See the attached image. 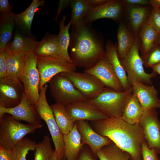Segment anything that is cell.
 <instances>
[{"label": "cell", "mask_w": 160, "mask_h": 160, "mask_svg": "<svg viewBox=\"0 0 160 160\" xmlns=\"http://www.w3.org/2000/svg\"><path fill=\"white\" fill-rule=\"evenodd\" d=\"M71 25L69 47L73 63L76 67L90 69L105 56L103 40L92 23L82 19Z\"/></svg>", "instance_id": "1"}, {"label": "cell", "mask_w": 160, "mask_h": 160, "mask_svg": "<svg viewBox=\"0 0 160 160\" xmlns=\"http://www.w3.org/2000/svg\"><path fill=\"white\" fill-rule=\"evenodd\" d=\"M90 126L99 135L109 138L128 153L130 160H143L142 145L146 140L140 124L131 125L121 119L108 118L92 121Z\"/></svg>", "instance_id": "2"}, {"label": "cell", "mask_w": 160, "mask_h": 160, "mask_svg": "<svg viewBox=\"0 0 160 160\" xmlns=\"http://www.w3.org/2000/svg\"><path fill=\"white\" fill-rule=\"evenodd\" d=\"M42 126L23 123L5 114L0 117V146L12 149L27 134L33 133Z\"/></svg>", "instance_id": "3"}, {"label": "cell", "mask_w": 160, "mask_h": 160, "mask_svg": "<svg viewBox=\"0 0 160 160\" xmlns=\"http://www.w3.org/2000/svg\"><path fill=\"white\" fill-rule=\"evenodd\" d=\"M140 46V40L137 35L129 52L124 58L120 60L126 73L128 83L131 87L136 82L151 85L152 79L158 74L153 71L151 73L145 71L142 59L139 54Z\"/></svg>", "instance_id": "4"}, {"label": "cell", "mask_w": 160, "mask_h": 160, "mask_svg": "<svg viewBox=\"0 0 160 160\" xmlns=\"http://www.w3.org/2000/svg\"><path fill=\"white\" fill-rule=\"evenodd\" d=\"M132 92V87L121 92L105 87L96 98L87 100L109 118L121 119L124 105Z\"/></svg>", "instance_id": "5"}, {"label": "cell", "mask_w": 160, "mask_h": 160, "mask_svg": "<svg viewBox=\"0 0 160 160\" xmlns=\"http://www.w3.org/2000/svg\"><path fill=\"white\" fill-rule=\"evenodd\" d=\"M48 87L46 84L41 89L39 98L36 105L38 113L41 119L46 122L54 143L57 160L64 159V143L63 135L61 133L55 120L51 106L46 97Z\"/></svg>", "instance_id": "6"}, {"label": "cell", "mask_w": 160, "mask_h": 160, "mask_svg": "<svg viewBox=\"0 0 160 160\" xmlns=\"http://www.w3.org/2000/svg\"><path fill=\"white\" fill-rule=\"evenodd\" d=\"M49 83L51 94L57 103L67 105L87 100L69 79L62 73L54 76Z\"/></svg>", "instance_id": "7"}, {"label": "cell", "mask_w": 160, "mask_h": 160, "mask_svg": "<svg viewBox=\"0 0 160 160\" xmlns=\"http://www.w3.org/2000/svg\"><path fill=\"white\" fill-rule=\"evenodd\" d=\"M24 92L30 102L36 105L39 98L40 76L36 65V55L34 52L28 53L20 74Z\"/></svg>", "instance_id": "8"}, {"label": "cell", "mask_w": 160, "mask_h": 160, "mask_svg": "<svg viewBox=\"0 0 160 160\" xmlns=\"http://www.w3.org/2000/svg\"><path fill=\"white\" fill-rule=\"evenodd\" d=\"M36 65L40 76L39 92L41 88L55 75L75 71L76 67L65 60L50 56H36Z\"/></svg>", "instance_id": "9"}, {"label": "cell", "mask_w": 160, "mask_h": 160, "mask_svg": "<svg viewBox=\"0 0 160 160\" xmlns=\"http://www.w3.org/2000/svg\"><path fill=\"white\" fill-rule=\"evenodd\" d=\"M67 77L87 100L96 98L105 86L97 77L90 74L75 71L61 73Z\"/></svg>", "instance_id": "10"}, {"label": "cell", "mask_w": 160, "mask_h": 160, "mask_svg": "<svg viewBox=\"0 0 160 160\" xmlns=\"http://www.w3.org/2000/svg\"><path fill=\"white\" fill-rule=\"evenodd\" d=\"M140 124L149 148L155 149L160 154V121L156 109L144 112Z\"/></svg>", "instance_id": "11"}, {"label": "cell", "mask_w": 160, "mask_h": 160, "mask_svg": "<svg viewBox=\"0 0 160 160\" xmlns=\"http://www.w3.org/2000/svg\"><path fill=\"white\" fill-rule=\"evenodd\" d=\"M5 114L12 116L16 120L25 121L32 125H42L41 119L36 107L30 102L25 92L20 103L11 108L0 106V117Z\"/></svg>", "instance_id": "12"}, {"label": "cell", "mask_w": 160, "mask_h": 160, "mask_svg": "<svg viewBox=\"0 0 160 160\" xmlns=\"http://www.w3.org/2000/svg\"><path fill=\"white\" fill-rule=\"evenodd\" d=\"M24 92L23 84H19L7 77L0 79V106L11 108L17 106Z\"/></svg>", "instance_id": "13"}, {"label": "cell", "mask_w": 160, "mask_h": 160, "mask_svg": "<svg viewBox=\"0 0 160 160\" xmlns=\"http://www.w3.org/2000/svg\"><path fill=\"white\" fill-rule=\"evenodd\" d=\"M66 106L68 113L74 122L81 120L95 121L109 118L87 100L76 102Z\"/></svg>", "instance_id": "14"}, {"label": "cell", "mask_w": 160, "mask_h": 160, "mask_svg": "<svg viewBox=\"0 0 160 160\" xmlns=\"http://www.w3.org/2000/svg\"><path fill=\"white\" fill-rule=\"evenodd\" d=\"M84 72L97 77L106 87L121 92L124 91L121 84L105 57L92 68Z\"/></svg>", "instance_id": "15"}, {"label": "cell", "mask_w": 160, "mask_h": 160, "mask_svg": "<svg viewBox=\"0 0 160 160\" xmlns=\"http://www.w3.org/2000/svg\"><path fill=\"white\" fill-rule=\"evenodd\" d=\"M124 6L122 0H108L105 3L92 8L84 16L83 19L92 23L102 18H110L117 21L121 17Z\"/></svg>", "instance_id": "16"}, {"label": "cell", "mask_w": 160, "mask_h": 160, "mask_svg": "<svg viewBox=\"0 0 160 160\" xmlns=\"http://www.w3.org/2000/svg\"><path fill=\"white\" fill-rule=\"evenodd\" d=\"M75 123L81 135L82 143L88 145L96 156L98 151L102 147L113 142L109 138L97 133L86 121L79 120Z\"/></svg>", "instance_id": "17"}, {"label": "cell", "mask_w": 160, "mask_h": 160, "mask_svg": "<svg viewBox=\"0 0 160 160\" xmlns=\"http://www.w3.org/2000/svg\"><path fill=\"white\" fill-rule=\"evenodd\" d=\"M132 87L133 92L138 99L143 112L151 109L160 108L158 91L154 86L136 82Z\"/></svg>", "instance_id": "18"}, {"label": "cell", "mask_w": 160, "mask_h": 160, "mask_svg": "<svg viewBox=\"0 0 160 160\" xmlns=\"http://www.w3.org/2000/svg\"><path fill=\"white\" fill-rule=\"evenodd\" d=\"M105 57L120 80L124 90L132 87L129 84L126 73L119 59L117 52V44L108 40L105 46Z\"/></svg>", "instance_id": "19"}, {"label": "cell", "mask_w": 160, "mask_h": 160, "mask_svg": "<svg viewBox=\"0 0 160 160\" xmlns=\"http://www.w3.org/2000/svg\"><path fill=\"white\" fill-rule=\"evenodd\" d=\"M127 6V15L131 29V31L136 36L142 26L147 22L151 11L150 5Z\"/></svg>", "instance_id": "20"}, {"label": "cell", "mask_w": 160, "mask_h": 160, "mask_svg": "<svg viewBox=\"0 0 160 160\" xmlns=\"http://www.w3.org/2000/svg\"><path fill=\"white\" fill-rule=\"evenodd\" d=\"M44 1L33 0L30 5L23 12L16 14L13 12V16L15 25L21 31L34 39L31 32V27L35 12L39 7L43 6Z\"/></svg>", "instance_id": "21"}, {"label": "cell", "mask_w": 160, "mask_h": 160, "mask_svg": "<svg viewBox=\"0 0 160 160\" xmlns=\"http://www.w3.org/2000/svg\"><path fill=\"white\" fill-rule=\"evenodd\" d=\"M63 140L64 159L66 160H76L84 145L76 123L69 133L63 135Z\"/></svg>", "instance_id": "22"}, {"label": "cell", "mask_w": 160, "mask_h": 160, "mask_svg": "<svg viewBox=\"0 0 160 160\" xmlns=\"http://www.w3.org/2000/svg\"><path fill=\"white\" fill-rule=\"evenodd\" d=\"M27 54L9 50L7 56L6 77L20 84H22L20 74Z\"/></svg>", "instance_id": "23"}, {"label": "cell", "mask_w": 160, "mask_h": 160, "mask_svg": "<svg viewBox=\"0 0 160 160\" xmlns=\"http://www.w3.org/2000/svg\"><path fill=\"white\" fill-rule=\"evenodd\" d=\"M143 112L138 99L133 92L124 105L121 119L131 125L139 124Z\"/></svg>", "instance_id": "24"}, {"label": "cell", "mask_w": 160, "mask_h": 160, "mask_svg": "<svg viewBox=\"0 0 160 160\" xmlns=\"http://www.w3.org/2000/svg\"><path fill=\"white\" fill-rule=\"evenodd\" d=\"M117 52L120 60L124 58L132 47L136 36L123 23L119 24L117 33Z\"/></svg>", "instance_id": "25"}, {"label": "cell", "mask_w": 160, "mask_h": 160, "mask_svg": "<svg viewBox=\"0 0 160 160\" xmlns=\"http://www.w3.org/2000/svg\"><path fill=\"white\" fill-rule=\"evenodd\" d=\"M159 33L147 23L139 31L138 35L141 41L140 50L142 56L147 55L158 44Z\"/></svg>", "instance_id": "26"}, {"label": "cell", "mask_w": 160, "mask_h": 160, "mask_svg": "<svg viewBox=\"0 0 160 160\" xmlns=\"http://www.w3.org/2000/svg\"><path fill=\"white\" fill-rule=\"evenodd\" d=\"M39 42L17 30L15 33L12 42L8 44L10 51L28 53L34 52Z\"/></svg>", "instance_id": "27"}, {"label": "cell", "mask_w": 160, "mask_h": 160, "mask_svg": "<svg viewBox=\"0 0 160 160\" xmlns=\"http://www.w3.org/2000/svg\"><path fill=\"white\" fill-rule=\"evenodd\" d=\"M51 106L61 133L63 135L68 134L73 128L75 122L68 113L66 105L56 103Z\"/></svg>", "instance_id": "28"}, {"label": "cell", "mask_w": 160, "mask_h": 160, "mask_svg": "<svg viewBox=\"0 0 160 160\" xmlns=\"http://www.w3.org/2000/svg\"><path fill=\"white\" fill-rule=\"evenodd\" d=\"M66 19V16H64L59 22L60 31L57 35V44L62 58L69 63H73L68 52L70 40V35L69 31L71 23L70 21L67 25H65V23Z\"/></svg>", "instance_id": "29"}, {"label": "cell", "mask_w": 160, "mask_h": 160, "mask_svg": "<svg viewBox=\"0 0 160 160\" xmlns=\"http://www.w3.org/2000/svg\"><path fill=\"white\" fill-rule=\"evenodd\" d=\"M34 53L37 56H50L62 59L59 51L57 35H47L39 41Z\"/></svg>", "instance_id": "30"}, {"label": "cell", "mask_w": 160, "mask_h": 160, "mask_svg": "<svg viewBox=\"0 0 160 160\" xmlns=\"http://www.w3.org/2000/svg\"><path fill=\"white\" fill-rule=\"evenodd\" d=\"M11 14L1 13L0 22V52L5 48L11 39L15 25L13 16Z\"/></svg>", "instance_id": "31"}, {"label": "cell", "mask_w": 160, "mask_h": 160, "mask_svg": "<svg viewBox=\"0 0 160 160\" xmlns=\"http://www.w3.org/2000/svg\"><path fill=\"white\" fill-rule=\"evenodd\" d=\"M97 157L99 160H130V155L113 142L100 148L97 152Z\"/></svg>", "instance_id": "32"}, {"label": "cell", "mask_w": 160, "mask_h": 160, "mask_svg": "<svg viewBox=\"0 0 160 160\" xmlns=\"http://www.w3.org/2000/svg\"><path fill=\"white\" fill-rule=\"evenodd\" d=\"M54 151L50 138L45 135L42 141L37 144L36 146L34 160H51Z\"/></svg>", "instance_id": "33"}, {"label": "cell", "mask_w": 160, "mask_h": 160, "mask_svg": "<svg viewBox=\"0 0 160 160\" xmlns=\"http://www.w3.org/2000/svg\"><path fill=\"white\" fill-rule=\"evenodd\" d=\"M70 4L71 9L70 20L71 25L76 24L83 19L86 14L92 8L85 0H71Z\"/></svg>", "instance_id": "34"}, {"label": "cell", "mask_w": 160, "mask_h": 160, "mask_svg": "<svg viewBox=\"0 0 160 160\" xmlns=\"http://www.w3.org/2000/svg\"><path fill=\"white\" fill-rule=\"evenodd\" d=\"M36 142L28 137H24L13 148L16 160H27L26 157L29 151H35Z\"/></svg>", "instance_id": "35"}, {"label": "cell", "mask_w": 160, "mask_h": 160, "mask_svg": "<svg viewBox=\"0 0 160 160\" xmlns=\"http://www.w3.org/2000/svg\"><path fill=\"white\" fill-rule=\"evenodd\" d=\"M141 57L143 65L147 68L160 63V45L158 44L147 55Z\"/></svg>", "instance_id": "36"}, {"label": "cell", "mask_w": 160, "mask_h": 160, "mask_svg": "<svg viewBox=\"0 0 160 160\" xmlns=\"http://www.w3.org/2000/svg\"><path fill=\"white\" fill-rule=\"evenodd\" d=\"M158 153L154 148L150 149L146 140L142 145V154L143 160H159Z\"/></svg>", "instance_id": "37"}, {"label": "cell", "mask_w": 160, "mask_h": 160, "mask_svg": "<svg viewBox=\"0 0 160 160\" xmlns=\"http://www.w3.org/2000/svg\"><path fill=\"white\" fill-rule=\"evenodd\" d=\"M147 23L160 34V10L152 8Z\"/></svg>", "instance_id": "38"}, {"label": "cell", "mask_w": 160, "mask_h": 160, "mask_svg": "<svg viewBox=\"0 0 160 160\" xmlns=\"http://www.w3.org/2000/svg\"><path fill=\"white\" fill-rule=\"evenodd\" d=\"M9 50L8 44L4 49L0 52V79L7 76V61Z\"/></svg>", "instance_id": "39"}, {"label": "cell", "mask_w": 160, "mask_h": 160, "mask_svg": "<svg viewBox=\"0 0 160 160\" xmlns=\"http://www.w3.org/2000/svg\"><path fill=\"white\" fill-rule=\"evenodd\" d=\"M90 148L83 145L76 160H99Z\"/></svg>", "instance_id": "40"}, {"label": "cell", "mask_w": 160, "mask_h": 160, "mask_svg": "<svg viewBox=\"0 0 160 160\" xmlns=\"http://www.w3.org/2000/svg\"><path fill=\"white\" fill-rule=\"evenodd\" d=\"M0 160H16L13 148L8 149L0 146Z\"/></svg>", "instance_id": "41"}, {"label": "cell", "mask_w": 160, "mask_h": 160, "mask_svg": "<svg viewBox=\"0 0 160 160\" xmlns=\"http://www.w3.org/2000/svg\"><path fill=\"white\" fill-rule=\"evenodd\" d=\"M124 4L129 5L145 6L150 4V0H124Z\"/></svg>", "instance_id": "42"}, {"label": "cell", "mask_w": 160, "mask_h": 160, "mask_svg": "<svg viewBox=\"0 0 160 160\" xmlns=\"http://www.w3.org/2000/svg\"><path fill=\"white\" fill-rule=\"evenodd\" d=\"M0 12L4 15L11 14V12L8 0H0Z\"/></svg>", "instance_id": "43"}, {"label": "cell", "mask_w": 160, "mask_h": 160, "mask_svg": "<svg viewBox=\"0 0 160 160\" xmlns=\"http://www.w3.org/2000/svg\"><path fill=\"white\" fill-rule=\"evenodd\" d=\"M70 1L71 0H60L58 4L57 15L55 19L56 21H57L59 15L62 10L68 6L69 4H70Z\"/></svg>", "instance_id": "44"}, {"label": "cell", "mask_w": 160, "mask_h": 160, "mask_svg": "<svg viewBox=\"0 0 160 160\" xmlns=\"http://www.w3.org/2000/svg\"><path fill=\"white\" fill-rule=\"evenodd\" d=\"M87 3L92 8L100 6L107 2L108 0H85Z\"/></svg>", "instance_id": "45"}, {"label": "cell", "mask_w": 160, "mask_h": 160, "mask_svg": "<svg viewBox=\"0 0 160 160\" xmlns=\"http://www.w3.org/2000/svg\"><path fill=\"white\" fill-rule=\"evenodd\" d=\"M150 1L152 8L160 10V0H150Z\"/></svg>", "instance_id": "46"}, {"label": "cell", "mask_w": 160, "mask_h": 160, "mask_svg": "<svg viewBox=\"0 0 160 160\" xmlns=\"http://www.w3.org/2000/svg\"><path fill=\"white\" fill-rule=\"evenodd\" d=\"M150 68L152 69L153 71L160 75V63L151 66Z\"/></svg>", "instance_id": "47"}, {"label": "cell", "mask_w": 160, "mask_h": 160, "mask_svg": "<svg viewBox=\"0 0 160 160\" xmlns=\"http://www.w3.org/2000/svg\"><path fill=\"white\" fill-rule=\"evenodd\" d=\"M51 160H57V157L55 151L52 156Z\"/></svg>", "instance_id": "48"}, {"label": "cell", "mask_w": 160, "mask_h": 160, "mask_svg": "<svg viewBox=\"0 0 160 160\" xmlns=\"http://www.w3.org/2000/svg\"><path fill=\"white\" fill-rule=\"evenodd\" d=\"M158 43L160 45V34H159L158 36Z\"/></svg>", "instance_id": "49"}]
</instances>
